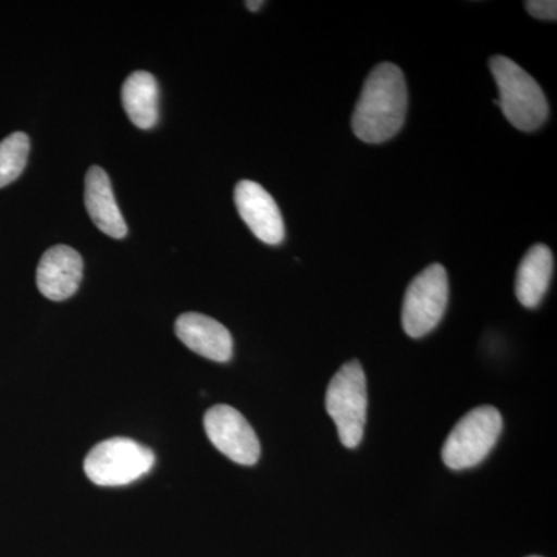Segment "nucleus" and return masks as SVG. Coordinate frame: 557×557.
I'll return each mask as SVG.
<instances>
[{
  "label": "nucleus",
  "instance_id": "f257e3e1",
  "mask_svg": "<svg viewBox=\"0 0 557 557\" xmlns=\"http://www.w3.org/2000/svg\"><path fill=\"white\" fill-rule=\"evenodd\" d=\"M408 112V86L398 65L383 62L366 79L354 115L351 129L361 141L380 145L394 138Z\"/></svg>",
  "mask_w": 557,
  "mask_h": 557
},
{
  "label": "nucleus",
  "instance_id": "f03ea898",
  "mask_svg": "<svg viewBox=\"0 0 557 557\" xmlns=\"http://www.w3.org/2000/svg\"><path fill=\"white\" fill-rule=\"evenodd\" d=\"M491 73L496 79L502 112L519 131L539 129L548 119V101L537 81L507 57L491 58Z\"/></svg>",
  "mask_w": 557,
  "mask_h": 557
},
{
  "label": "nucleus",
  "instance_id": "7ed1b4c3",
  "mask_svg": "<svg viewBox=\"0 0 557 557\" xmlns=\"http://www.w3.org/2000/svg\"><path fill=\"white\" fill-rule=\"evenodd\" d=\"M325 409L335 421L341 443L348 449L357 448L368 420V383L358 361L344 364L330 381Z\"/></svg>",
  "mask_w": 557,
  "mask_h": 557
},
{
  "label": "nucleus",
  "instance_id": "20e7f679",
  "mask_svg": "<svg viewBox=\"0 0 557 557\" xmlns=\"http://www.w3.org/2000/svg\"><path fill=\"white\" fill-rule=\"evenodd\" d=\"M156 454L131 438H109L87 454L84 471L95 485L124 486L148 474Z\"/></svg>",
  "mask_w": 557,
  "mask_h": 557
},
{
  "label": "nucleus",
  "instance_id": "39448f33",
  "mask_svg": "<svg viewBox=\"0 0 557 557\" xmlns=\"http://www.w3.org/2000/svg\"><path fill=\"white\" fill-rule=\"evenodd\" d=\"M504 428L500 412L493 406L471 410L450 431L442 457L450 469L478 467L496 445Z\"/></svg>",
  "mask_w": 557,
  "mask_h": 557
},
{
  "label": "nucleus",
  "instance_id": "423d86ee",
  "mask_svg": "<svg viewBox=\"0 0 557 557\" xmlns=\"http://www.w3.org/2000/svg\"><path fill=\"white\" fill-rule=\"evenodd\" d=\"M449 298V281L445 267L429 265L410 282L403 300L401 324L410 338H423L437 327Z\"/></svg>",
  "mask_w": 557,
  "mask_h": 557
},
{
  "label": "nucleus",
  "instance_id": "0eeeda50",
  "mask_svg": "<svg viewBox=\"0 0 557 557\" xmlns=\"http://www.w3.org/2000/svg\"><path fill=\"white\" fill-rule=\"evenodd\" d=\"M203 424L208 438L223 456L244 467L258 463V435L239 410L228 405L214 406L205 413Z\"/></svg>",
  "mask_w": 557,
  "mask_h": 557
},
{
  "label": "nucleus",
  "instance_id": "6e6552de",
  "mask_svg": "<svg viewBox=\"0 0 557 557\" xmlns=\"http://www.w3.org/2000/svg\"><path fill=\"white\" fill-rule=\"evenodd\" d=\"M234 201L242 220L260 242L267 245L282 244L285 226L281 209L259 183L242 180L237 183Z\"/></svg>",
  "mask_w": 557,
  "mask_h": 557
},
{
  "label": "nucleus",
  "instance_id": "1a4fd4ad",
  "mask_svg": "<svg viewBox=\"0 0 557 557\" xmlns=\"http://www.w3.org/2000/svg\"><path fill=\"white\" fill-rule=\"evenodd\" d=\"M84 262L76 249L57 245L47 249L38 265L36 284L47 299L65 300L75 295L83 278Z\"/></svg>",
  "mask_w": 557,
  "mask_h": 557
},
{
  "label": "nucleus",
  "instance_id": "9d476101",
  "mask_svg": "<svg viewBox=\"0 0 557 557\" xmlns=\"http://www.w3.org/2000/svg\"><path fill=\"white\" fill-rule=\"evenodd\" d=\"M180 341L200 357L228 362L233 357V336L225 325L200 313L182 314L175 322Z\"/></svg>",
  "mask_w": 557,
  "mask_h": 557
},
{
  "label": "nucleus",
  "instance_id": "9b49d317",
  "mask_svg": "<svg viewBox=\"0 0 557 557\" xmlns=\"http://www.w3.org/2000/svg\"><path fill=\"white\" fill-rule=\"evenodd\" d=\"M84 199H86L87 212L98 230L113 239L126 237V222H124L115 196H113L109 175L102 168L91 166L87 171Z\"/></svg>",
  "mask_w": 557,
  "mask_h": 557
},
{
  "label": "nucleus",
  "instance_id": "f8f14e48",
  "mask_svg": "<svg viewBox=\"0 0 557 557\" xmlns=\"http://www.w3.org/2000/svg\"><path fill=\"white\" fill-rule=\"evenodd\" d=\"M555 259L547 245L537 244L528 249L516 276V296L527 309H536L548 292Z\"/></svg>",
  "mask_w": 557,
  "mask_h": 557
},
{
  "label": "nucleus",
  "instance_id": "ddd939ff",
  "mask_svg": "<svg viewBox=\"0 0 557 557\" xmlns=\"http://www.w3.org/2000/svg\"><path fill=\"white\" fill-rule=\"evenodd\" d=\"M121 98L124 110L135 126L143 131L156 126L159 121V84L150 73H132L124 81Z\"/></svg>",
  "mask_w": 557,
  "mask_h": 557
},
{
  "label": "nucleus",
  "instance_id": "4468645a",
  "mask_svg": "<svg viewBox=\"0 0 557 557\" xmlns=\"http://www.w3.org/2000/svg\"><path fill=\"white\" fill-rule=\"evenodd\" d=\"M30 138L24 132H14L0 141V188L21 177L27 166Z\"/></svg>",
  "mask_w": 557,
  "mask_h": 557
},
{
  "label": "nucleus",
  "instance_id": "2eb2a0df",
  "mask_svg": "<svg viewBox=\"0 0 557 557\" xmlns=\"http://www.w3.org/2000/svg\"><path fill=\"white\" fill-rule=\"evenodd\" d=\"M525 7L531 16L542 21L556 22L557 2L555 0H530Z\"/></svg>",
  "mask_w": 557,
  "mask_h": 557
},
{
  "label": "nucleus",
  "instance_id": "dca6fc26",
  "mask_svg": "<svg viewBox=\"0 0 557 557\" xmlns=\"http://www.w3.org/2000/svg\"><path fill=\"white\" fill-rule=\"evenodd\" d=\"M263 3H265V2H262V0H258V2H247V3H245V5H247V9L249 11H258L260 9V7L263 5Z\"/></svg>",
  "mask_w": 557,
  "mask_h": 557
},
{
  "label": "nucleus",
  "instance_id": "f3484780",
  "mask_svg": "<svg viewBox=\"0 0 557 557\" xmlns=\"http://www.w3.org/2000/svg\"><path fill=\"white\" fill-rule=\"evenodd\" d=\"M531 557H539V556H531Z\"/></svg>",
  "mask_w": 557,
  "mask_h": 557
}]
</instances>
